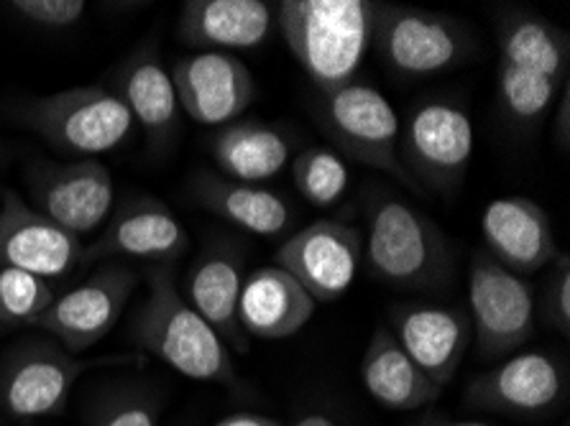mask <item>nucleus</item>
I'll list each match as a JSON object with an SVG mask.
<instances>
[{"instance_id":"obj_28","label":"nucleus","mask_w":570,"mask_h":426,"mask_svg":"<svg viewBox=\"0 0 570 426\" xmlns=\"http://www.w3.org/2000/svg\"><path fill=\"white\" fill-rule=\"evenodd\" d=\"M292 174H295L299 195L317 207H331L338 202L351 181L345 161L335 151L323 149V146L299 151Z\"/></svg>"},{"instance_id":"obj_14","label":"nucleus","mask_w":570,"mask_h":426,"mask_svg":"<svg viewBox=\"0 0 570 426\" xmlns=\"http://www.w3.org/2000/svg\"><path fill=\"white\" fill-rule=\"evenodd\" d=\"M177 102L203 126L233 123L254 102V77L248 67L223 51H197L171 69Z\"/></svg>"},{"instance_id":"obj_12","label":"nucleus","mask_w":570,"mask_h":426,"mask_svg":"<svg viewBox=\"0 0 570 426\" xmlns=\"http://www.w3.org/2000/svg\"><path fill=\"white\" fill-rule=\"evenodd\" d=\"M82 254L77 235L26 205L13 189L0 192V266L49 281L72 271Z\"/></svg>"},{"instance_id":"obj_17","label":"nucleus","mask_w":570,"mask_h":426,"mask_svg":"<svg viewBox=\"0 0 570 426\" xmlns=\"http://www.w3.org/2000/svg\"><path fill=\"white\" fill-rule=\"evenodd\" d=\"M317 301L279 266L256 268L244 276L238 321L246 337L287 340L315 317Z\"/></svg>"},{"instance_id":"obj_22","label":"nucleus","mask_w":570,"mask_h":426,"mask_svg":"<svg viewBox=\"0 0 570 426\" xmlns=\"http://www.w3.org/2000/svg\"><path fill=\"white\" fill-rule=\"evenodd\" d=\"M361 380L376 404L394 412H417L433 404L443 390L412 363L392 329L386 327H379L371 337L364 363H361Z\"/></svg>"},{"instance_id":"obj_18","label":"nucleus","mask_w":570,"mask_h":426,"mask_svg":"<svg viewBox=\"0 0 570 426\" xmlns=\"http://www.w3.org/2000/svg\"><path fill=\"white\" fill-rule=\"evenodd\" d=\"M189 246V235L175 212L157 199H134L120 207L100 232V238L85 248L82 258H154L169 260L183 256Z\"/></svg>"},{"instance_id":"obj_2","label":"nucleus","mask_w":570,"mask_h":426,"mask_svg":"<svg viewBox=\"0 0 570 426\" xmlns=\"http://www.w3.org/2000/svg\"><path fill=\"white\" fill-rule=\"evenodd\" d=\"M149 286V299L136 319L138 343L185 378L236 386V368L226 343L189 307L171 274L159 268L151 274Z\"/></svg>"},{"instance_id":"obj_5","label":"nucleus","mask_w":570,"mask_h":426,"mask_svg":"<svg viewBox=\"0 0 570 426\" xmlns=\"http://www.w3.org/2000/svg\"><path fill=\"white\" fill-rule=\"evenodd\" d=\"M473 123L453 102L430 100L410 112L400 130V161L414 185L453 192L461 187L473 156Z\"/></svg>"},{"instance_id":"obj_3","label":"nucleus","mask_w":570,"mask_h":426,"mask_svg":"<svg viewBox=\"0 0 570 426\" xmlns=\"http://www.w3.org/2000/svg\"><path fill=\"white\" fill-rule=\"evenodd\" d=\"M366 266L404 289H433L451 271V250L438 225L400 199L382 197L368 210Z\"/></svg>"},{"instance_id":"obj_21","label":"nucleus","mask_w":570,"mask_h":426,"mask_svg":"<svg viewBox=\"0 0 570 426\" xmlns=\"http://www.w3.org/2000/svg\"><path fill=\"white\" fill-rule=\"evenodd\" d=\"M88 363L55 350L29 355L8 370L3 384V406L16 419H39L57 414L67 404L75 380Z\"/></svg>"},{"instance_id":"obj_7","label":"nucleus","mask_w":570,"mask_h":426,"mask_svg":"<svg viewBox=\"0 0 570 426\" xmlns=\"http://www.w3.org/2000/svg\"><path fill=\"white\" fill-rule=\"evenodd\" d=\"M374 41L384 62L407 77L445 72L471 51V39L461 23L414 6L376 3Z\"/></svg>"},{"instance_id":"obj_35","label":"nucleus","mask_w":570,"mask_h":426,"mask_svg":"<svg viewBox=\"0 0 570 426\" xmlns=\"http://www.w3.org/2000/svg\"><path fill=\"white\" fill-rule=\"evenodd\" d=\"M420 426H489V424H481V422H453V419H445V416H428L425 422Z\"/></svg>"},{"instance_id":"obj_24","label":"nucleus","mask_w":570,"mask_h":426,"mask_svg":"<svg viewBox=\"0 0 570 426\" xmlns=\"http://www.w3.org/2000/svg\"><path fill=\"white\" fill-rule=\"evenodd\" d=\"M287 136L264 123H228L215 136L213 156L220 171L233 181L256 185L276 177L289 161Z\"/></svg>"},{"instance_id":"obj_10","label":"nucleus","mask_w":570,"mask_h":426,"mask_svg":"<svg viewBox=\"0 0 570 426\" xmlns=\"http://www.w3.org/2000/svg\"><path fill=\"white\" fill-rule=\"evenodd\" d=\"M136 289V274L124 266H108L75 289L55 297L33 327L55 335L69 353H85L118 325Z\"/></svg>"},{"instance_id":"obj_23","label":"nucleus","mask_w":570,"mask_h":426,"mask_svg":"<svg viewBox=\"0 0 570 426\" xmlns=\"http://www.w3.org/2000/svg\"><path fill=\"white\" fill-rule=\"evenodd\" d=\"M193 195L213 215L262 238L279 235L292 222L289 205L272 189L258 185L200 174L193 185Z\"/></svg>"},{"instance_id":"obj_11","label":"nucleus","mask_w":570,"mask_h":426,"mask_svg":"<svg viewBox=\"0 0 570 426\" xmlns=\"http://www.w3.org/2000/svg\"><path fill=\"white\" fill-rule=\"evenodd\" d=\"M568 373L546 353H524L479 373L465 386V404L512 416H546L566 402Z\"/></svg>"},{"instance_id":"obj_6","label":"nucleus","mask_w":570,"mask_h":426,"mask_svg":"<svg viewBox=\"0 0 570 426\" xmlns=\"http://www.w3.org/2000/svg\"><path fill=\"white\" fill-rule=\"evenodd\" d=\"M323 123L338 149L364 167L392 174L400 185L417 189L400 161V116L382 92L351 82L325 95Z\"/></svg>"},{"instance_id":"obj_30","label":"nucleus","mask_w":570,"mask_h":426,"mask_svg":"<svg viewBox=\"0 0 570 426\" xmlns=\"http://www.w3.org/2000/svg\"><path fill=\"white\" fill-rule=\"evenodd\" d=\"M16 13L47 29H67L85 16L82 0H16L11 3Z\"/></svg>"},{"instance_id":"obj_20","label":"nucleus","mask_w":570,"mask_h":426,"mask_svg":"<svg viewBox=\"0 0 570 426\" xmlns=\"http://www.w3.org/2000/svg\"><path fill=\"white\" fill-rule=\"evenodd\" d=\"M244 286L240 258L228 248L205 250L187 276V304L215 329L226 347L248 350V337L238 321V299Z\"/></svg>"},{"instance_id":"obj_13","label":"nucleus","mask_w":570,"mask_h":426,"mask_svg":"<svg viewBox=\"0 0 570 426\" xmlns=\"http://www.w3.org/2000/svg\"><path fill=\"white\" fill-rule=\"evenodd\" d=\"M114 177L95 159L45 164L31 177V197L49 220L77 238L98 230L114 210Z\"/></svg>"},{"instance_id":"obj_1","label":"nucleus","mask_w":570,"mask_h":426,"mask_svg":"<svg viewBox=\"0 0 570 426\" xmlns=\"http://www.w3.org/2000/svg\"><path fill=\"white\" fill-rule=\"evenodd\" d=\"M276 21L292 55L320 92L356 80L374 41L376 3L368 0H282Z\"/></svg>"},{"instance_id":"obj_19","label":"nucleus","mask_w":570,"mask_h":426,"mask_svg":"<svg viewBox=\"0 0 570 426\" xmlns=\"http://www.w3.org/2000/svg\"><path fill=\"white\" fill-rule=\"evenodd\" d=\"M274 6L264 0H189L179 16V33L205 51L254 49L269 39Z\"/></svg>"},{"instance_id":"obj_36","label":"nucleus","mask_w":570,"mask_h":426,"mask_svg":"<svg viewBox=\"0 0 570 426\" xmlns=\"http://www.w3.org/2000/svg\"><path fill=\"white\" fill-rule=\"evenodd\" d=\"M295 426H335V422L325 414H309V416H302Z\"/></svg>"},{"instance_id":"obj_29","label":"nucleus","mask_w":570,"mask_h":426,"mask_svg":"<svg viewBox=\"0 0 570 426\" xmlns=\"http://www.w3.org/2000/svg\"><path fill=\"white\" fill-rule=\"evenodd\" d=\"M51 301H55V289L47 278L19 268H0V321L33 325Z\"/></svg>"},{"instance_id":"obj_9","label":"nucleus","mask_w":570,"mask_h":426,"mask_svg":"<svg viewBox=\"0 0 570 426\" xmlns=\"http://www.w3.org/2000/svg\"><path fill=\"white\" fill-rule=\"evenodd\" d=\"M364 238L338 220H317L284 242L276 266L284 268L315 301H335L356 281Z\"/></svg>"},{"instance_id":"obj_8","label":"nucleus","mask_w":570,"mask_h":426,"mask_svg":"<svg viewBox=\"0 0 570 426\" xmlns=\"http://www.w3.org/2000/svg\"><path fill=\"white\" fill-rule=\"evenodd\" d=\"M471 329L483 360L514 353L532 337L534 291L532 286L497 264L487 250H476L469 271Z\"/></svg>"},{"instance_id":"obj_25","label":"nucleus","mask_w":570,"mask_h":426,"mask_svg":"<svg viewBox=\"0 0 570 426\" xmlns=\"http://www.w3.org/2000/svg\"><path fill=\"white\" fill-rule=\"evenodd\" d=\"M131 112L134 123L144 126L154 136H167L177 126L179 102L171 82V72L159 62L154 51H138L124 67L120 90L116 92Z\"/></svg>"},{"instance_id":"obj_34","label":"nucleus","mask_w":570,"mask_h":426,"mask_svg":"<svg viewBox=\"0 0 570 426\" xmlns=\"http://www.w3.org/2000/svg\"><path fill=\"white\" fill-rule=\"evenodd\" d=\"M215 426H282L272 416H262V414H233L220 419Z\"/></svg>"},{"instance_id":"obj_33","label":"nucleus","mask_w":570,"mask_h":426,"mask_svg":"<svg viewBox=\"0 0 570 426\" xmlns=\"http://www.w3.org/2000/svg\"><path fill=\"white\" fill-rule=\"evenodd\" d=\"M560 106H558V116H556V136L560 149L568 151L570 149V82L566 80L563 87H560Z\"/></svg>"},{"instance_id":"obj_26","label":"nucleus","mask_w":570,"mask_h":426,"mask_svg":"<svg viewBox=\"0 0 570 426\" xmlns=\"http://www.w3.org/2000/svg\"><path fill=\"white\" fill-rule=\"evenodd\" d=\"M499 43H502V62L546 75L556 82L568 80V33L546 19L527 13L507 16L499 29Z\"/></svg>"},{"instance_id":"obj_15","label":"nucleus","mask_w":570,"mask_h":426,"mask_svg":"<svg viewBox=\"0 0 570 426\" xmlns=\"http://www.w3.org/2000/svg\"><path fill=\"white\" fill-rule=\"evenodd\" d=\"M392 335L412 363L438 388L451 384L473 340L471 317L465 309L404 304L392 309Z\"/></svg>"},{"instance_id":"obj_4","label":"nucleus","mask_w":570,"mask_h":426,"mask_svg":"<svg viewBox=\"0 0 570 426\" xmlns=\"http://www.w3.org/2000/svg\"><path fill=\"white\" fill-rule=\"evenodd\" d=\"M23 120L51 149L92 159L114 151L131 133L134 118L106 87H69L23 108Z\"/></svg>"},{"instance_id":"obj_27","label":"nucleus","mask_w":570,"mask_h":426,"mask_svg":"<svg viewBox=\"0 0 570 426\" xmlns=\"http://www.w3.org/2000/svg\"><path fill=\"white\" fill-rule=\"evenodd\" d=\"M563 82L550 80L546 75L530 72V69L502 62L499 69V95L507 116L520 126H532L546 116L556 102Z\"/></svg>"},{"instance_id":"obj_32","label":"nucleus","mask_w":570,"mask_h":426,"mask_svg":"<svg viewBox=\"0 0 570 426\" xmlns=\"http://www.w3.org/2000/svg\"><path fill=\"white\" fill-rule=\"evenodd\" d=\"M106 426H157L154 412L144 404H128L110 416Z\"/></svg>"},{"instance_id":"obj_31","label":"nucleus","mask_w":570,"mask_h":426,"mask_svg":"<svg viewBox=\"0 0 570 426\" xmlns=\"http://www.w3.org/2000/svg\"><path fill=\"white\" fill-rule=\"evenodd\" d=\"M550 319L560 329V335H570V258L558 254L556 276L550 286Z\"/></svg>"},{"instance_id":"obj_16","label":"nucleus","mask_w":570,"mask_h":426,"mask_svg":"<svg viewBox=\"0 0 570 426\" xmlns=\"http://www.w3.org/2000/svg\"><path fill=\"white\" fill-rule=\"evenodd\" d=\"M483 250L517 276L538 274L558 258L550 217L527 197H502L481 217Z\"/></svg>"}]
</instances>
